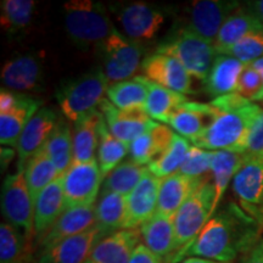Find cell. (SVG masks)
<instances>
[{
  "instance_id": "39",
  "label": "cell",
  "mask_w": 263,
  "mask_h": 263,
  "mask_svg": "<svg viewBox=\"0 0 263 263\" xmlns=\"http://www.w3.org/2000/svg\"><path fill=\"white\" fill-rule=\"evenodd\" d=\"M33 0H3L0 3V22L8 35H16L27 28L33 17Z\"/></svg>"
},
{
  "instance_id": "49",
  "label": "cell",
  "mask_w": 263,
  "mask_h": 263,
  "mask_svg": "<svg viewBox=\"0 0 263 263\" xmlns=\"http://www.w3.org/2000/svg\"><path fill=\"white\" fill-rule=\"evenodd\" d=\"M259 224H261V227H263V210H262V213H261V218H259Z\"/></svg>"
},
{
  "instance_id": "17",
  "label": "cell",
  "mask_w": 263,
  "mask_h": 263,
  "mask_svg": "<svg viewBox=\"0 0 263 263\" xmlns=\"http://www.w3.org/2000/svg\"><path fill=\"white\" fill-rule=\"evenodd\" d=\"M161 179L150 172L127 196V218L123 229H138L155 215Z\"/></svg>"
},
{
  "instance_id": "24",
  "label": "cell",
  "mask_w": 263,
  "mask_h": 263,
  "mask_svg": "<svg viewBox=\"0 0 263 263\" xmlns=\"http://www.w3.org/2000/svg\"><path fill=\"white\" fill-rule=\"evenodd\" d=\"M210 178L211 176L190 178L178 172L161 179L156 213L174 217L189 196Z\"/></svg>"
},
{
  "instance_id": "20",
  "label": "cell",
  "mask_w": 263,
  "mask_h": 263,
  "mask_svg": "<svg viewBox=\"0 0 263 263\" xmlns=\"http://www.w3.org/2000/svg\"><path fill=\"white\" fill-rule=\"evenodd\" d=\"M100 239H103V235L100 230L94 227L80 235L43 249L39 263H84Z\"/></svg>"
},
{
  "instance_id": "5",
  "label": "cell",
  "mask_w": 263,
  "mask_h": 263,
  "mask_svg": "<svg viewBox=\"0 0 263 263\" xmlns=\"http://www.w3.org/2000/svg\"><path fill=\"white\" fill-rule=\"evenodd\" d=\"M107 89L106 77L103 70L97 67L62 83L55 97L61 114L74 123L82 116L99 108Z\"/></svg>"
},
{
  "instance_id": "48",
  "label": "cell",
  "mask_w": 263,
  "mask_h": 263,
  "mask_svg": "<svg viewBox=\"0 0 263 263\" xmlns=\"http://www.w3.org/2000/svg\"><path fill=\"white\" fill-rule=\"evenodd\" d=\"M180 263H222V262H217V261H212V259H207V258H201V257H185Z\"/></svg>"
},
{
  "instance_id": "14",
  "label": "cell",
  "mask_w": 263,
  "mask_h": 263,
  "mask_svg": "<svg viewBox=\"0 0 263 263\" xmlns=\"http://www.w3.org/2000/svg\"><path fill=\"white\" fill-rule=\"evenodd\" d=\"M141 70L154 83L180 94L193 93L192 76L176 58L154 52L144 59Z\"/></svg>"
},
{
  "instance_id": "27",
  "label": "cell",
  "mask_w": 263,
  "mask_h": 263,
  "mask_svg": "<svg viewBox=\"0 0 263 263\" xmlns=\"http://www.w3.org/2000/svg\"><path fill=\"white\" fill-rule=\"evenodd\" d=\"M174 134L171 128L157 122L130 144L128 155L139 166H147L168 149Z\"/></svg>"
},
{
  "instance_id": "12",
  "label": "cell",
  "mask_w": 263,
  "mask_h": 263,
  "mask_svg": "<svg viewBox=\"0 0 263 263\" xmlns=\"http://www.w3.org/2000/svg\"><path fill=\"white\" fill-rule=\"evenodd\" d=\"M232 183L242 210L259 223L263 210V161L245 156Z\"/></svg>"
},
{
  "instance_id": "8",
  "label": "cell",
  "mask_w": 263,
  "mask_h": 263,
  "mask_svg": "<svg viewBox=\"0 0 263 263\" xmlns=\"http://www.w3.org/2000/svg\"><path fill=\"white\" fill-rule=\"evenodd\" d=\"M112 9L124 37L137 43L153 39L166 21L163 10L149 3L132 2Z\"/></svg>"
},
{
  "instance_id": "6",
  "label": "cell",
  "mask_w": 263,
  "mask_h": 263,
  "mask_svg": "<svg viewBox=\"0 0 263 263\" xmlns=\"http://www.w3.org/2000/svg\"><path fill=\"white\" fill-rule=\"evenodd\" d=\"M156 52L176 58L192 77L202 82L206 81L218 55L213 43L184 27L161 43Z\"/></svg>"
},
{
  "instance_id": "40",
  "label": "cell",
  "mask_w": 263,
  "mask_h": 263,
  "mask_svg": "<svg viewBox=\"0 0 263 263\" xmlns=\"http://www.w3.org/2000/svg\"><path fill=\"white\" fill-rule=\"evenodd\" d=\"M190 147L192 145L189 140L176 133L168 149L164 151L159 159L147 164L150 173L160 179L178 173Z\"/></svg>"
},
{
  "instance_id": "31",
  "label": "cell",
  "mask_w": 263,
  "mask_h": 263,
  "mask_svg": "<svg viewBox=\"0 0 263 263\" xmlns=\"http://www.w3.org/2000/svg\"><path fill=\"white\" fill-rule=\"evenodd\" d=\"M244 160L245 155L234 153V151H212L211 178L216 193V209H218L219 202H221L229 183L233 182V178L241 167V164L244 163Z\"/></svg>"
},
{
  "instance_id": "46",
  "label": "cell",
  "mask_w": 263,
  "mask_h": 263,
  "mask_svg": "<svg viewBox=\"0 0 263 263\" xmlns=\"http://www.w3.org/2000/svg\"><path fill=\"white\" fill-rule=\"evenodd\" d=\"M241 263H263V240L246 254Z\"/></svg>"
},
{
  "instance_id": "50",
  "label": "cell",
  "mask_w": 263,
  "mask_h": 263,
  "mask_svg": "<svg viewBox=\"0 0 263 263\" xmlns=\"http://www.w3.org/2000/svg\"><path fill=\"white\" fill-rule=\"evenodd\" d=\"M257 159H259V160H261V161H263V154H262V155L259 156V157H257Z\"/></svg>"
},
{
  "instance_id": "25",
  "label": "cell",
  "mask_w": 263,
  "mask_h": 263,
  "mask_svg": "<svg viewBox=\"0 0 263 263\" xmlns=\"http://www.w3.org/2000/svg\"><path fill=\"white\" fill-rule=\"evenodd\" d=\"M66 210L62 178L48 185L34 200V238L39 242Z\"/></svg>"
},
{
  "instance_id": "32",
  "label": "cell",
  "mask_w": 263,
  "mask_h": 263,
  "mask_svg": "<svg viewBox=\"0 0 263 263\" xmlns=\"http://www.w3.org/2000/svg\"><path fill=\"white\" fill-rule=\"evenodd\" d=\"M146 84L149 94H147V100L144 111L149 115L150 118L157 121V122L166 123L167 118L177 107L189 101V99L184 94L161 87V85L154 83L147 78Z\"/></svg>"
},
{
  "instance_id": "45",
  "label": "cell",
  "mask_w": 263,
  "mask_h": 263,
  "mask_svg": "<svg viewBox=\"0 0 263 263\" xmlns=\"http://www.w3.org/2000/svg\"><path fill=\"white\" fill-rule=\"evenodd\" d=\"M129 263H163L161 259L154 255L145 245L139 244L132 256Z\"/></svg>"
},
{
  "instance_id": "23",
  "label": "cell",
  "mask_w": 263,
  "mask_h": 263,
  "mask_svg": "<svg viewBox=\"0 0 263 263\" xmlns=\"http://www.w3.org/2000/svg\"><path fill=\"white\" fill-rule=\"evenodd\" d=\"M42 108V101L18 94L9 110L0 112V141L2 145L16 147L17 140L28 121Z\"/></svg>"
},
{
  "instance_id": "21",
  "label": "cell",
  "mask_w": 263,
  "mask_h": 263,
  "mask_svg": "<svg viewBox=\"0 0 263 263\" xmlns=\"http://www.w3.org/2000/svg\"><path fill=\"white\" fill-rule=\"evenodd\" d=\"M215 120V111L210 104L188 101L180 105L167 118V124L177 134L193 141L200 137Z\"/></svg>"
},
{
  "instance_id": "15",
  "label": "cell",
  "mask_w": 263,
  "mask_h": 263,
  "mask_svg": "<svg viewBox=\"0 0 263 263\" xmlns=\"http://www.w3.org/2000/svg\"><path fill=\"white\" fill-rule=\"evenodd\" d=\"M58 121L57 112L50 107L39 108L38 112L28 121L16 144L17 172L25 171L29 159L45 145Z\"/></svg>"
},
{
  "instance_id": "16",
  "label": "cell",
  "mask_w": 263,
  "mask_h": 263,
  "mask_svg": "<svg viewBox=\"0 0 263 263\" xmlns=\"http://www.w3.org/2000/svg\"><path fill=\"white\" fill-rule=\"evenodd\" d=\"M42 78V61L33 54L14 57L6 61L2 68L3 87L18 94L41 89Z\"/></svg>"
},
{
  "instance_id": "11",
  "label": "cell",
  "mask_w": 263,
  "mask_h": 263,
  "mask_svg": "<svg viewBox=\"0 0 263 263\" xmlns=\"http://www.w3.org/2000/svg\"><path fill=\"white\" fill-rule=\"evenodd\" d=\"M61 178L66 209L94 206L104 179L98 160L87 163H72Z\"/></svg>"
},
{
  "instance_id": "41",
  "label": "cell",
  "mask_w": 263,
  "mask_h": 263,
  "mask_svg": "<svg viewBox=\"0 0 263 263\" xmlns=\"http://www.w3.org/2000/svg\"><path fill=\"white\" fill-rule=\"evenodd\" d=\"M219 55L234 58L244 65H251L263 58V32H256L240 39L232 47L219 51Z\"/></svg>"
},
{
  "instance_id": "13",
  "label": "cell",
  "mask_w": 263,
  "mask_h": 263,
  "mask_svg": "<svg viewBox=\"0 0 263 263\" xmlns=\"http://www.w3.org/2000/svg\"><path fill=\"white\" fill-rule=\"evenodd\" d=\"M99 111L103 114L110 133L127 145H130L138 137L157 123L149 117L144 108L121 110L108 99H104L101 101L99 105Z\"/></svg>"
},
{
  "instance_id": "36",
  "label": "cell",
  "mask_w": 263,
  "mask_h": 263,
  "mask_svg": "<svg viewBox=\"0 0 263 263\" xmlns=\"http://www.w3.org/2000/svg\"><path fill=\"white\" fill-rule=\"evenodd\" d=\"M44 149L62 177L73 163L72 130L67 122L59 120L54 130L45 143Z\"/></svg>"
},
{
  "instance_id": "19",
  "label": "cell",
  "mask_w": 263,
  "mask_h": 263,
  "mask_svg": "<svg viewBox=\"0 0 263 263\" xmlns=\"http://www.w3.org/2000/svg\"><path fill=\"white\" fill-rule=\"evenodd\" d=\"M140 238L139 229L118 230L99 240L84 263H129Z\"/></svg>"
},
{
  "instance_id": "43",
  "label": "cell",
  "mask_w": 263,
  "mask_h": 263,
  "mask_svg": "<svg viewBox=\"0 0 263 263\" xmlns=\"http://www.w3.org/2000/svg\"><path fill=\"white\" fill-rule=\"evenodd\" d=\"M263 89V81L261 74L251 65H245L240 74L236 94L248 99L250 101L258 103Z\"/></svg>"
},
{
  "instance_id": "47",
  "label": "cell",
  "mask_w": 263,
  "mask_h": 263,
  "mask_svg": "<svg viewBox=\"0 0 263 263\" xmlns=\"http://www.w3.org/2000/svg\"><path fill=\"white\" fill-rule=\"evenodd\" d=\"M248 8L251 10L263 24V0H256V2L248 3Z\"/></svg>"
},
{
  "instance_id": "3",
  "label": "cell",
  "mask_w": 263,
  "mask_h": 263,
  "mask_svg": "<svg viewBox=\"0 0 263 263\" xmlns=\"http://www.w3.org/2000/svg\"><path fill=\"white\" fill-rule=\"evenodd\" d=\"M62 9L67 35L82 50L99 47L114 32L115 25L103 3L71 0L65 3Z\"/></svg>"
},
{
  "instance_id": "38",
  "label": "cell",
  "mask_w": 263,
  "mask_h": 263,
  "mask_svg": "<svg viewBox=\"0 0 263 263\" xmlns=\"http://www.w3.org/2000/svg\"><path fill=\"white\" fill-rule=\"evenodd\" d=\"M129 154V145L118 140L110 133L106 122L103 120L99 129V145H98V163L103 178L110 174L124 157Z\"/></svg>"
},
{
  "instance_id": "7",
  "label": "cell",
  "mask_w": 263,
  "mask_h": 263,
  "mask_svg": "<svg viewBox=\"0 0 263 263\" xmlns=\"http://www.w3.org/2000/svg\"><path fill=\"white\" fill-rule=\"evenodd\" d=\"M101 64L108 85L133 80L143 66L144 49L140 43L133 42L115 27L114 32L99 45Z\"/></svg>"
},
{
  "instance_id": "33",
  "label": "cell",
  "mask_w": 263,
  "mask_h": 263,
  "mask_svg": "<svg viewBox=\"0 0 263 263\" xmlns=\"http://www.w3.org/2000/svg\"><path fill=\"white\" fill-rule=\"evenodd\" d=\"M25 177L33 202L43 190L60 178V173L45 151L44 146L33 155L25 167Z\"/></svg>"
},
{
  "instance_id": "28",
  "label": "cell",
  "mask_w": 263,
  "mask_h": 263,
  "mask_svg": "<svg viewBox=\"0 0 263 263\" xmlns=\"http://www.w3.org/2000/svg\"><path fill=\"white\" fill-rule=\"evenodd\" d=\"M245 65L234 58L217 55L205 84L206 93L215 99L236 93L238 82Z\"/></svg>"
},
{
  "instance_id": "34",
  "label": "cell",
  "mask_w": 263,
  "mask_h": 263,
  "mask_svg": "<svg viewBox=\"0 0 263 263\" xmlns=\"http://www.w3.org/2000/svg\"><path fill=\"white\" fill-rule=\"evenodd\" d=\"M147 94L145 76H137L133 80H128L108 85L107 99L115 106L121 110L145 107Z\"/></svg>"
},
{
  "instance_id": "10",
  "label": "cell",
  "mask_w": 263,
  "mask_h": 263,
  "mask_svg": "<svg viewBox=\"0 0 263 263\" xmlns=\"http://www.w3.org/2000/svg\"><path fill=\"white\" fill-rule=\"evenodd\" d=\"M239 8V2L228 0L192 2L186 8V22L183 27L206 41L215 43L226 20Z\"/></svg>"
},
{
  "instance_id": "18",
  "label": "cell",
  "mask_w": 263,
  "mask_h": 263,
  "mask_svg": "<svg viewBox=\"0 0 263 263\" xmlns=\"http://www.w3.org/2000/svg\"><path fill=\"white\" fill-rule=\"evenodd\" d=\"M143 245L164 263H174L177 257L176 229L173 217L155 213L140 227Z\"/></svg>"
},
{
  "instance_id": "42",
  "label": "cell",
  "mask_w": 263,
  "mask_h": 263,
  "mask_svg": "<svg viewBox=\"0 0 263 263\" xmlns=\"http://www.w3.org/2000/svg\"><path fill=\"white\" fill-rule=\"evenodd\" d=\"M211 164L212 151L192 145L180 167L179 173L190 178H203L211 176Z\"/></svg>"
},
{
  "instance_id": "1",
  "label": "cell",
  "mask_w": 263,
  "mask_h": 263,
  "mask_svg": "<svg viewBox=\"0 0 263 263\" xmlns=\"http://www.w3.org/2000/svg\"><path fill=\"white\" fill-rule=\"evenodd\" d=\"M261 224L234 203L215 213L186 250L185 257L230 263L258 244ZM183 258V259H184Z\"/></svg>"
},
{
  "instance_id": "37",
  "label": "cell",
  "mask_w": 263,
  "mask_h": 263,
  "mask_svg": "<svg viewBox=\"0 0 263 263\" xmlns=\"http://www.w3.org/2000/svg\"><path fill=\"white\" fill-rule=\"evenodd\" d=\"M149 172L147 166H139L132 160L123 161L104 179L101 193H116L128 196Z\"/></svg>"
},
{
  "instance_id": "22",
  "label": "cell",
  "mask_w": 263,
  "mask_h": 263,
  "mask_svg": "<svg viewBox=\"0 0 263 263\" xmlns=\"http://www.w3.org/2000/svg\"><path fill=\"white\" fill-rule=\"evenodd\" d=\"M97 227L95 206H81L66 209L54 226L39 242L43 249L60 242L62 240L80 235Z\"/></svg>"
},
{
  "instance_id": "4",
  "label": "cell",
  "mask_w": 263,
  "mask_h": 263,
  "mask_svg": "<svg viewBox=\"0 0 263 263\" xmlns=\"http://www.w3.org/2000/svg\"><path fill=\"white\" fill-rule=\"evenodd\" d=\"M212 178L197 188L173 217L176 229L177 257L174 263L184 258L186 250L197 238L203 227L216 212V193Z\"/></svg>"
},
{
  "instance_id": "30",
  "label": "cell",
  "mask_w": 263,
  "mask_h": 263,
  "mask_svg": "<svg viewBox=\"0 0 263 263\" xmlns=\"http://www.w3.org/2000/svg\"><path fill=\"white\" fill-rule=\"evenodd\" d=\"M95 212L97 228L103 238L122 230L127 218V196L116 193H101Z\"/></svg>"
},
{
  "instance_id": "29",
  "label": "cell",
  "mask_w": 263,
  "mask_h": 263,
  "mask_svg": "<svg viewBox=\"0 0 263 263\" xmlns=\"http://www.w3.org/2000/svg\"><path fill=\"white\" fill-rule=\"evenodd\" d=\"M256 32H263L261 20L249 8H239L226 20L213 45L217 52H219Z\"/></svg>"
},
{
  "instance_id": "35",
  "label": "cell",
  "mask_w": 263,
  "mask_h": 263,
  "mask_svg": "<svg viewBox=\"0 0 263 263\" xmlns=\"http://www.w3.org/2000/svg\"><path fill=\"white\" fill-rule=\"evenodd\" d=\"M31 238L17 227L9 222L0 224V262L28 263L31 258Z\"/></svg>"
},
{
  "instance_id": "26",
  "label": "cell",
  "mask_w": 263,
  "mask_h": 263,
  "mask_svg": "<svg viewBox=\"0 0 263 263\" xmlns=\"http://www.w3.org/2000/svg\"><path fill=\"white\" fill-rule=\"evenodd\" d=\"M103 120V114L97 108L73 123V163H87L95 160V151H98L99 145V129Z\"/></svg>"
},
{
  "instance_id": "9",
  "label": "cell",
  "mask_w": 263,
  "mask_h": 263,
  "mask_svg": "<svg viewBox=\"0 0 263 263\" xmlns=\"http://www.w3.org/2000/svg\"><path fill=\"white\" fill-rule=\"evenodd\" d=\"M2 212L6 222L24 230L28 238L34 236V202L25 171L9 174L5 178L2 188Z\"/></svg>"
},
{
  "instance_id": "2",
  "label": "cell",
  "mask_w": 263,
  "mask_h": 263,
  "mask_svg": "<svg viewBox=\"0 0 263 263\" xmlns=\"http://www.w3.org/2000/svg\"><path fill=\"white\" fill-rule=\"evenodd\" d=\"M210 105L215 111V120L190 143L209 151L240 153L262 107L236 93L213 99Z\"/></svg>"
},
{
  "instance_id": "44",
  "label": "cell",
  "mask_w": 263,
  "mask_h": 263,
  "mask_svg": "<svg viewBox=\"0 0 263 263\" xmlns=\"http://www.w3.org/2000/svg\"><path fill=\"white\" fill-rule=\"evenodd\" d=\"M239 154L246 157H259L263 154V108L252 124L248 138Z\"/></svg>"
}]
</instances>
